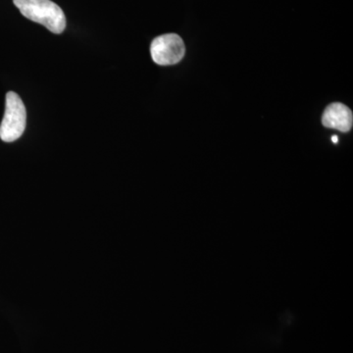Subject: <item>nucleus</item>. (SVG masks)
Masks as SVG:
<instances>
[{"label":"nucleus","mask_w":353,"mask_h":353,"mask_svg":"<svg viewBox=\"0 0 353 353\" xmlns=\"http://www.w3.org/2000/svg\"><path fill=\"white\" fill-rule=\"evenodd\" d=\"M183 39L176 34H167L153 39L150 53L153 61L161 66L179 63L185 57Z\"/></svg>","instance_id":"7ed1b4c3"},{"label":"nucleus","mask_w":353,"mask_h":353,"mask_svg":"<svg viewBox=\"0 0 353 353\" xmlns=\"http://www.w3.org/2000/svg\"><path fill=\"white\" fill-rule=\"evenodd\" d=\"M27 19L39 23L53 34H61L66 28L63 10L51 0H13Z\"/></svg>","instance_id":"f257e3e1"},{"label":"nucleus","mask_w":353,"mask_h":353,"mask_svg":"<svg viewBox=\"0 0 353 353\" xmlns=\"http://www.w3.org/2000/svg\"><path fill=\"white\" fill-rule=\"evenodd\" d=\"M27 111L22 99L13 92H7L6 113L0 124V139L12 143L21 138L26 129Z\"/></svg>","instance_id":"f03ea898"},{"label":"nucleus","mask_w":353,"mask_h":353,"mask_svg":"<svg viewBox=\"0 0 353 353\" xmlns=\"http://www.w3.org/2000/svg\"><path fill=\"white\" fill-rule=\"evenodd\" d=\"M333 139V141L334 143H338V137L334 136V137H333V139Z\"/></svg>","instance_id":"39448f33"},{"label":"nucleus","mask_w":353,"mask_h":353,"mask_svg":"<svg viewBox=\"0 0 353 353\" xmlns=\"http://www.w3.org/2000/svg\"><path fill=\"white\" fill-rule=\"evenodd\" d=\"M352 110L345 104L339 103V102L330 104L323 113V126L330 129L347 132L352 130Z\"/></svg>","instance_id":"20e7f679"}]
</instances>
